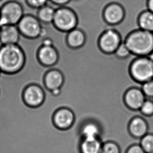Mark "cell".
I'll return each mask as SVG.
<instances>
[{
    "mask_svg": "<svg viewBox=\"0 0 153 153\" xmlns=\"http://www.w3.org/2000/svg\"><path fill=\"white\" fill-rule=\"evenodd\" d=\"M137 24L139 28L153 32V13L147 9L142 11L137 17Z\"/></svg>",
    "mask_w": 153,
    "mask_h": 153,
    "instance_id": "ac0fdd59",
    "label": "cell"
},
{
    "mask_svg": "<svg viewBox=\"0 0 153 153\" xmlns=\"http://www.w3.org/2000/svg\"><path fill=\"white\" fill-rule=\"evenodd\" d=\"M42 89L37 85H30L24 92V99L27 105L36 107L42 104L44 100Z\"/></svg>",
    "mask_w": 153,
    "mask_h": 153,
    "instance_id": "30bf717a",
    "label": "cell"
},
{
    "mask_svg": "<svg viewBox=\"0 0 153 153\" xmlns=\"http://www.w3.org/2000/svg\"><path fill=\"white\" fill-rule=\"evenodd\" d=\"M56 12L53 23L58 29L69 32L76 28L77 19L75 13L70 8L56 5Z\"/></svg>",
    "mask_w": 153,
    "mask_h": 153,
    "instance_id": "5b68a950",
    "label": "cell"
},
{
    "mask_svg": "<svg viewBox=\"0 0 153 153\" xmlns=\"http://www.w3.org/2000/svg\"><path fill=\"white\" fill-rule=\"evenodd\" d=\"M126 16L124 5L118 3H112L105 7L103 12L105 21L110 25H118L122 23Z\"/></svg>",
    "mask_w": 153,
    "mask_h": 153,
    "instance_id": "ba28073f",
    "label": "cell"
},
{
    "mask_svg": "<svg viewBox=\"0 0 153 153\" xmlns=\"http://www.w3.org/2000/svg\"><path fill=\"white\" fill-rule=\"evenodd\" d=\"M74 120V114L66 108L60 109L54 115V123L60 129L65 130L69 128L72 125Z\"/></svg>",
    "mask_w": 153,
    "mask_h": 153,
    "instance_id": "4fadbf2b",
    "label": "cell"
},
{
    "mask_svg": "<svg viewBox=\"0 0 153 153\" xmlns=\"http://www.w3.org/2000/svg\"><path fill=\"white\" fill-rule=\"evenodd\" d=\"M45 82L46 87L51 91L60 89L63 82V76L58 70H51L46 74Z\"/></svg>",
    "mask_w": 153,
    "mask_h": 153,
    "instance_id": "9a60e30c",
    "label": "cell"
},
{
    "mask_svg": "<svg viewBox=\"0 0 153 153\" xmlns=\"http://www.w3.org/2000/svg\"><path fill=\"white\" fill-rule=\"evenodd\" d=\"M25 55L19 44L0 46V70L5 74H14L23 68Z\"/></svg>",
    "mask_w": 153,
    "mask_h": 153,
    "instance_id": "6da1fadb",
    "label": "cell"
},
{
    "mask_svg": "<svg viewBox=\"0 0 153 153\" xmlns=\"http://www.w3.org/2000/svg\"><path fill=\"white\" fill-rule=\"evenodd\" d=\"M124 41L134 57H147L153 52V32L139 28L133 29L126 35Z\"/></svg>",
    "mask_w": 153,
    "mask_h": 153,
    "instance_id": "7a4b0ae2",
    "label": "cell"
},
{
    "mask_svg": "<svg viewBox=\"0 0 153 153\" xmlns=\"http://www.w3.org/2000/svg\"><path fill=\"white\" fill-rule=\"evenodd\" d=\"M147 57H149V59L151 60V61L152 62H153V52H152V53H151V54H149V55L147 56Z\"/></svg>",
    "mask_w": 153,
    "mask_h": 153,
    "instance_id": "4dcf8cb0",
    "label": "cell"
},
{
    "mask_svg": "<svg viewBox=\"0 0 153 153\" xmlns=\"http://www.w3.org/2000/svg\"><path fill=\"white\" fill-rule=\"evenodd\" d=\"M81 133L83 139H100L102 130L100 125L96 122L89 121L83 125Z\"/></svg>",
    "mask_w": 153,
    "mask_h": 153,
    "instance_id": "2e32d148",
    "label": "cell"
},
{
    "mask_svg": "<svg viewBox=\"0 0 153 153\" xmlns=\"http://www.w3.org/2000/svg\"><path fill=\"white\" fill-rule=\"evenodd\" d=\"M25 15L21 0H9L0 7V26L17 25Z\"/></svg>",
    "mask_w": 153,
    "mask_h": 153,
    "instance_id": "277c9868",
    "label": "cell"
},
{
    "mask_svg": "<svg viewBox=\"0 0 153 153\" xmlns=\"http://www.w3.org/2000/svg\"><path fill=\"white\" fill-rule=\"evenodd\" d=\"M141 89L146 97L153 98V79L142 84Z\"/></svg>",
    "mask_w": 153,
    "mask_h": 153,
    "instance_id": "d4e9b609",
    "label": "cell"
},
{
    "mask_svg": "<svg viewBox=\"0 0 153 153\" xmlns=\"http://www.w3.org/2000/svg\"><path fill=\"white\" fill-rule=\"evenodd\" d=\"M146 100V97L141 89L138 87L128 89L124 95V102L131 110L139 111Z\"/></svg>",
    "mask_w": 153,
    "mask_h": 153,
    "instance_id": "9c48e42d",
    "label": "cell"
},
{
    "mask_svg": "<svg viewBox=\"0 0 153 153\" xmlns=\"http://www.w3.org/2000/svg\"><path fill=\"white\" fill-rule=\"evenodd\" d=\"M120 1H121V0H120V2H119V3H120ZM120 29H119V30H120V28H121V26H120Z\"/></svg>",
    "mask_w": 153,
    "mask_h": 153,
    "instance_id": "1f68e13d",
    "label": "cell"
},
{
    "mask_svg": "<svg viewBox=\"0 0 153 153\" xmlns=\"http://www.w3.org/2000/svg\"></svg>",
    "mask_w": 153,
    "mask_h": 153,
    "instance_id": "e575fe53",
    "label": "cell"
},
{
    "mask_svg": "<svg viewBox=\"0 0 153 153\" xmlns=\"http://www.w3.org/2000/svg\"><path fill=\"white\" fill-rule=\"evenodd\" d=\"M126 153H146L139 143L134 144L128 147Z\"/></svg>",
    "mask_w": 153,
    "mask_h": 153,
    "instance_id": "4316f807",
    "label": "cell"
},
{
    "mask_svg": "<svg viewBox=\"0 0 153 153\" xmlns=\"http://www.w3.org/2000/svg\"><path fill=\"white\" fill-rule=\"evenodd\" d=\"M143 116H153V101L151 100H145L140 109Z\"/></svg>",
    "mask_w": 153,
    "mask_h": 153,
    "instance_id": "603a6c76",
    "label": "cell"
},
{
    "mask_svg": "<svg viewBox=\"0 0 153 153\" xmlns=\"http://www.w3.org/2000/svg\"><path fill=\"white\" fill-rule=\"evenodd\" d=\"M46 31H45V29H44V28H42V33H41V34H40V35L44 36H45V38H47V35H46ZM22 36L23 35H21V38ZM24 37H25V36H24ZM20 39H21V38H20ZM18 44H19V43H18ZM54 66H55V67H56V65H55V64H54ZM54 98H55V95H54L53 98L52 99V100H50V101H46V100H44V101H43L42 103H43L44 104H45L47 106H49V107L51 108V107L52 106V103H53L54 100Z\"/></svg>",
    "mask_w": 153,
    "mask_h": 153,
    "instance_id": "83f0119b",
    "label": "cell"
},
{
    "mask_svg": "<svg viewBox=\"0 0 153 153\" xmlns=\"http://www.w3.org/2000/svg\"><path fill=\"white\" fill-rule=\"evenodd\" d=\"M140 144L146 153L153 152V134L147 133L140 139Z\"/></svg>",
    "mask_w": 153,
    "mask_h": 153,
    "instance_id": "44dd1931",
    "label": "cell"
},
{
    "mask_svg": "<svg viewBox=\"0 0 153 153\" xmlns=\"http://www.w3.org/2000/svg\"><path fill=\"white\" fill-rule=\"evenodd\" d=\"M85 34L81 29L75 28L68 32L67 36V42L68 45L72 48H79L85 43Z\"/></svg>",
    "mask_w": 153,
    "mask_h": 153,
    "instance_id": "d6986e66",
    "label": "cell"
},
{
    "mask_svg": "<svg viewBox=\"0 0 153 153\" xmlns=\"http://www.w3.org/2000/svg\"><path fill=\"white\" fill-rule=\"evenodd\" d=\"M21 34L15 25H6L1 27L0 43L1 45L17 44Z\"/></svg>",
    "mask_w": 153,
    "mask_h": 153,
    "instance_id": "8fae6325",
    "label": "cell"
},
{
    "mask_svg": "<svg viewBox=\"0 0 153 153\" xmlns=\"http://www.w3.org/2000/svg\"><path fill=\"white\" fill-rule=\"evenodd\" d=\"M38 58L42 64L51 66L58 61V52L53 46L42 45L38 52Z\"/></svg>",
    "mask_w": 153,
    "mask_h": 153,
    "instance_id": "5bb4252c",
    "label": "cell"
},
{
    "mask_svg": "<svg viewBox=\"0 0 153 153\" xmlns=\"http://www.w3.org/2000/svg\"><path fill=\"white\" fill-rule=\"evenodd\" d=\"M56 10L49 1L47 5L38 9L37 17L42 23H53Z\"/></svg>",
    "mask_w": 153,
    "mask_h": 153,
    "instance_id": "ffe728a7",
    "label": "cell"
},
{
    "mask_svg": "<svg viewBox=\"0 0 153 153\" xmlns=\"http://www.w3.org/2000/svg\"><path fill=\"white\" fill-rule=\"evenodd\" d=\"M101 153H120V148L114 142H107L102 145Z\"/></svg>",
    "mask_w": 153,
    "mask_h": 153,
    "instance_id": "cb8c5ba5",
    "label": "cell"
},
{
    "mask_svg": "<svg viewBox=\"0 0 153 153\" xmlns=\"http://www.w3.org/2000/svg\"><path fill=\"white\" fill-rule=\"evenodd\" d=\"M1 73H2V72H1V70H0V75H1Z\"/></svg>",
    "mask_w": 153,
    "mask_h": 153,
    "instance_id": "d6a6232c",
    "label": "cell"
},
{
    "mask_svg": "<svg viewBox=\"0 0 153 153\" xmlns=\"http://www.w3.org/2000/svg\"><path fill=\"white\" fill-rule=\"evenodd\" d=\"M103 144L99 138L84 139L81 143L82 153H101Z\"/></svg>",
    "mask_w": 153,
    "mask_h": 153,
    "instance_id": "e0dca14e",
    "label": "cell"
},
{
    "mask_svg": "<svg viewBox=\"0 0 153 153\" xmlns=\"http://www.w3.org/2000/svg\"><path fill=\"white\" fill-rule=\"evenodd\" d=\"M124 38H123L121 43L120 44V45L119 46L114 52L117 56L121 59H126L132 56L128 48L127 47L126 45L124 43Z\"/></svg>",
    "mask_w": 153,
    "mask_h": 153,
    "instance_id": "7402d4cb",
    "label": "cell"
},
{
    "mask_svg": "<svg viewBox=\"0 0 153 153\" xmlns=\"http://www.w3.org/2000/svg\"><path fill=\"white\" fill-rule=\"evenodd\" d=\"M0 32H1V26H0Z\"/></svg>",
    "mask_w": 153,
    "mask_h": 153,
    "instance_id": "836d02e7",
    "label": "cell"
},
{
    "mask_svg": "<svg viewBox=\"0 0 153 153\" xmlns=\"http://www.w3.org/2000/svg\"><path fill=\"white\" fill-rule=\"evenodd\" d=\"M128 130L134 138L139 140L147 134L149 126L146 121L141 116H135L128 124Z\"/></svg>",
    "mask_w": 153,
    "mask_h": 153,
    "instance_id": "7c38bea8",
    "label": "cell"
},
{
    "mask_svg": "<svg viewBox=\"0 0 153 153\" xmlns=\"http://www.w3.org/2000/svg\"><path fill=\"white\" fill-rule=\"evenodd\" d=\"M27 4L33 8H41L47 4L49 0H26Z\"/></svg>",
    "mask_w": 153,
    "mask_h": 153,
    "instance_id": "484cf974",
    "label": "cell"
},
{
    "mask_svg": "<svg viewBox=\"0 0 153 153\" xmlns=\"http://www.w3.org/2000/svg\"><path fill=\"white\" fill-rule=\"evenodd\" d=\"M49 1L56 5L63 6L68 3L70 0H49Z\"/></svg>",
    "mask_w": 153,
    "mask_h": 153,
    "instance_id": "f1b7e54d",
    "label": "cell"
},
{
    "mask_svg": "<svg viewBox=\"0 0 153 153\" xmlns=\"http://www.w3.org/2000/svg\"><path fill=\"white\" fill-rule=\"evenodd\" d=\"M124 38L115 29L107 30L100 38V47L105 53H114Z\"/></svg>",
    "mask_w": 153,
    "mask_h": 153,
    "instance_id": "52a82bcc",
    "label": "cell"
},
{
    "mask_svg": "<svg viewBox=\"0 0 153 153\" xmlns=\"http://www.w3.org/2000/svg\"><path fill=\"white\" fill-rule=\"evenodd\" d=\"M147 10L153 13V0H147Z\"/></svg>",
    "mask_w": 153,
    "mask_h": 153,
    "instance_id": "f546056e",
    "label": "cell"
},
{
    "mask_svg": "<svg viewBox=\"0 0 153 153\" xmlns=\"http://www.w3.org/2000/svg\"><path fill=\"white\" fill-rule=\"evenodd\" d=\"M17 26L22 35L29 38H35L42 33V23L37 17L33 15L25 14Z\"/></svg>",
    "mask_w": 153,
    "mask_h": 153,
    "instance_id": "8992f818",
    "label": "cell"
},
{
    "mask_svg": "<svg viewBox=\"0 0 153 153\" xmlns=\"http://www.w3.org/2000/svg\"><path fill=\"white\" fill-rule=\"evenodd\" d=\"M129 73L135 82L142 85L153 79V63L148 57H135L130 64Z\"/></svg>",
    "mask_w": 153,
    "mask_h": 153,
    "instance_id": "3957f363",
    "label": "cell"
}]
</instances>
